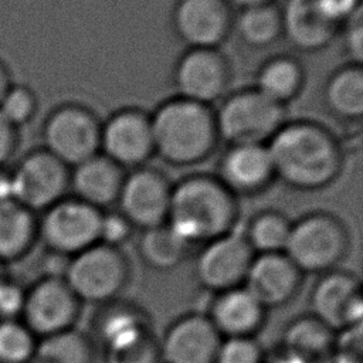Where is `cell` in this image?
<instances>
[{
	"label": "cell",
	"instance_id": "6da1fadb",
	"mask_svg": "<svg viewBox=\"0 0 363 363\" xmlns=\"http://www.w3.org/2000/svg\"><path fill=\"white\" fill-rule=\"evenodd\" d=\"M267 147L275 177L296 190L323 189L342 170L340 143L329 129L316 122H285Z\"/></svg>",
	"mask_w": 363,
	"mask_h": 363
},
{
	"label": "cell",
	"instance_id": "7a4b0ae2",
	"mask_svg": "<svg viewBox=\"0 0 363 363\" xmlns=\"http://www.w3.org/2000/svg\"><path fill=\"white\" fill-rule=\"evenodd\" d=\"M237 221V197L217 177L191 174L172 186L166 224L189 245L223 237Z\"/></svg>",
	"mask_w": 363,
	"mask_h": 363
},
{
	"label": "cell",
	"instance_id": "3957f363",
	"mask_svg": "<svg viewBox=\"0 0 363 363\" xmlns=\"http://www.w3.org/2000/svg\"><path fill=\"white\" fill-rule=\"evenodd\" d=\"M150 126L155 155L177 167L207 160L218 140L213 109L179 96L156 108Z\"/></svg>",
	"mask_w": 363,
	"mask_h": 363
},
{
	"label": "cell",
	"instance_id": "277c9868",
	"mask_svg": "<svg viewBox=\"0 0 363 363\" xmlns=\"http://www.w3.org/2000/svg\"><path fill=\"white\" fill-rule=\"evenodd\" d=\"M345 224L329 213H311L291 224L284 254L305 275L337 268L349 250Z\"/></svg>",
	"mask_w": 363,
	"mask_h": 363
},
{
	"label": "cell",
	"instance_id": "5b68a950",
	"mask_svg": "<svg viewBox=\"0 0 363 363\" xmlns=\"http://www.w3.org/2000/svg\"><path fill=\"white\" fill-rule=\"evenodd\" d=\"M132 269L121 248L95 244L68 258L62 278L81 303L102 305L121 296Z\"/></svg>",
	"mask_w": 363,
	"mask_h": 363
},
{
	"label": "cell",
	"instance_id": "8992f818",
	"mask_svg": "<svg viewBox=\"0 0 363 363\" xmlns=\"http://www.w3.org/2000/svg\"><path fill=\"white\" fill-rule=\"evenodd\" d=\"M214 118L218 139L230 146L267 145L285 123V109L254 88L228 95Z\"/></svg>",
	"mask_w": 363,
	"mask_h": 363
},
{
	"label": "cell",
	"instance_id": "52a82bcc",
	"mask_svg": "<svg viewBox=\"0 0 363 363\" xmlns=\"http://www.w3.org/2000/svg\"><path fill=\"white\" fill-rule=\"evenodd\" d=\"M102 211L67 196L37 216L38 241L50 254L71 258L99 242Z\"/></svg>",
	"mask_w": 363,
	"mask_h": 363
},
{
	"label": "cell",
	"instance_id": "ba28073f",
	"mask_svg": "<svg viewBox=\"0 0 363 363\" xmlns=\"http://www.w3.org/2000/svg\"><path fill=\"white\" fill-rule=\"evenodd\" d=\"M99 138L101 122L92 111L77 104L52 109L41 130L43 149L69 169L99 153Z\"/></svg>",
	"mask_w": 363,
	"mask_h": 363
},
{
	"label": "cell",
	"instance_id": "9c48e42d",
	"mask_svg": "<svg viewBox=\"0 0 363 363\" xmlns=\"http://www.w3.org/2000/svg\"><path fill=\"white\" fill-rule=\"evenodd\" d=\"M69 170L43 147L30 150L9 170L11 199L38 216L67 197Z\"/></svg>",
	"mask_w": 363,
	"mask_h": 363
},
{
	"label": "cell",
	"instance_id": "30bf717a",
	"mask_svg": "<svg viewBox=\"0 0 363 363\" xmlns=\"http://www.w3.org/2000/svg\"><path fill=\"white\" fill-rule=\"evenodd\" d=\"M82 303L58 274H47L26 288L20 320L37 339L75 328Z\"/></svg>",
	"mask_w": 363,
	"mask_h": 363
},
{
	"label": "cell",
	"instance_id": "8fae6325",
	"mask_svg": "<svg viewBox=\"0 0 363 363\" xmlns=\"http://www.w3.org/2000/svg\"><path fill=\"white\" fill-rule=\"evenodd\" d=\"M311 315L335 333L362 325L363 295L359 277L335 268L318 275L309 294Z\"/></svg>",
	"mask_w": 363,
	"mask_h": 363
},
{
	"label": "cell",
	"instance_id": "7c38bea8",
	"mask_svg": "<svg viewBox=\"0 0 363 363\" xmlns=\"http://www.w3.org/2000/svg\"><path fill=\"white\" fill-rule=\"evenodd\" d=\"M172 186L167 177L140 166L125 174L116 200L118 211L136 230H147L166 223Z\"/></svg>",
	"mask_w": 363,
	"mask_h": 363
},
{
	"label": "cell",
	"instance_id": "4fadbf2b",
	"mask_svg": "<svg viewBox=\"0 0 363 363\" xmlns=\"http://www.w3.org/2000/svg\"><path fill=\"white\" fill-rule=\"evenodd\" d=\"M254 252L242 234L231 231L201 245L194 277L201 288L220 294L244 285Z\"/></svg>",
	"mask_w": 363,
	"mask_h": 363
},
{
	"label": "cell",
	"instance_id": "5bb4252c",
	"mask_svg": "<svg viewBox=\"0 0 363 363\" xmlns=\"http://www.w3.org/2000/svg\"><path fill=\"white\" fill-rule=\"evenodd\" d=\"M230 65L217 48H189L174 67L177 96L210 106L230 85Z\"/></svg>",
	"mask_w": 363,
	"mask_h": 363
},
{
	"label": "cell",
	"instance_id": "9a60e30c",
	"mask_svg": "<svg viewBox=\"0 0 363 363\" xmlns=\"http://www.w3.org/2000/svg\"><path fill=\"white\" fill-rule=\"evenodd\" d=\"M99 150L122 169H136L155 155L150 116L125 108L101 123Z\"/></svg>",
	"mask_w": 363,
	"mask_h": 363
},
{
	"label": "cell",
	"instance_id": "2e32d148",
	"mask_svg": "<svg viewBox=\"0 0 363 363\" xmlns=\"http://www.w3.org/2000/svg\"><path fill=\"white\" fill-rule=\"evenodd\" d=\"M172 21L189 48H217L228 37L234 17L227 0H179Z\"/></svg>",
	"mask_w": 363,
	"mask_h": 363
},
{
	"label": "cell",
	"instance_id": "e0dca14e",
	"mask_svg": "<svg viewBox=\"0 0 363 363\" xmlns=\"http://www.w3.org/2000/svg\"><path fill=\"white\" fill-rule=\"evenodd\" d=\"M221 336L206 313L190 312L174 319L159 339L162 363H213Z\"/></svg>",
	"mask_w": 363,
	"mask_h": 363
},
{
	"label": "cell",
	"instance_id": "ac0fdd59",
	"mask_svg": "<svg viewBox=\"0 0 363 363\" xmlns=\"http://www.w3.org/2000/svg\"><path fill=\"white\" fill-rule=\"evenodd\" d=\"M281 10L282 35L302 51L326 47L339 30V13L329 0H286Z\"/></svg>",
	"mask_w": 363,
	"mask_h": 363
},
{
	"label": "cell",
	"instance_id": "d6986e66",
	"mask_svg": "<svg viewBox=\"0 0 363 363\" xmlns=\"http://www.w3.org/2000/svg\"><path fill=\"white\" fill-rule=\"evenodd\" d=\"M302 282L301 271L284 252H277L254 255L242 286L269 311L292 302Z\"/></svg>",
	"mask_w": 363,
	"mask_h": 363
},
{
	"label": "cell",
	"instance_id": "ffe728a7",
	"mask_svg": "<svg viewBox=\"0 0 363 363\" xmlns=\"http://www.w3.org/2000/svg\"><path fill=\"white\" fill-rule=\"evenodd\" d=\"M217 179L237 197L265 190L275 179L267 145H233L221 156Z\"/></svg>",
	"mask_w": 363,
	"mask_h": 363
},
{
	"label": "cell",
	"instance_id": "44dd1931",
	"mask_svg": "<svg viewBox=\"0 0 363 363\" xmlns=\"http://www.w3.org/2000/svg\"><path fill=\"white\" fill-rule=\"evenodd\" d=\"M206 315L223 339L255 337L265 323L267 309L244 286H238L214 294Z\"/></svg>",
	"mask_w": 363,
	"mask_h": 363
},
{
	"label": "cell",
	"instance_id": "7402d4cb",
	"mask_svg": "<svg viewBox=\"0 0 363 363\" xmlns=\"http://www.w3.org/2000/svg\"><path fill=\"white\" fill-rule=\"evenodd\" d=\"M126 173L112 160L98 153L69 170L72 197L104 211L116 203Z\"/></svg>",
	"mask_w": 363,
	"mask_h": 363
},
{
	"label": "cell",
	"instance_id": "603a6c76",
	"mask_svg": "<svg viewBox=\"0 0 363 363\" xmlns=\"http://www.w3.org/2000/svg\"><path fill=\"white\" fill-rule=\"evenodd\" d=\"M335 345L336 333L308 313L286 323L279 347L301 363H332Z\"/></svg>",
	"mask_w": 363,
	"mask_h": 363
},
{
	"label": "cell",
	"instance_id": "cb8c5ba5",
	"mask_svg": "<svg viewBox=\"0 0 363 363\" xmlns=\"http://www.w3.org/2000/svg\"><path fill=\"white\" fill-rule=\"evenodd\" d=\"M147 328H150L147 312L136 302L119 296L95 308L88 335L95 346L99 345L102 349L126 335Z\"/></svg>",
	"mask_w": 363,
	"mask_h": 363
},
{
	"label": "cell",
	"instance_id": "d4e9b609",
	"mask_svg": "<svg viewBox=\"0 0 363 363\" xmlns=\"http://www.w3.org/2000/svg\"><path fill=\"white\" fill-rule=\"evenodd\" d=\"M37 241V214L13 199L0 204V262L23 259Z\"/></svg>",
	"mask_w": 363,
	"mask_h": 363
},
{
	"label": "cell",
	"instance_id": "484cf974",
	"mask_svg": "<svg viewBox=\"0 0 363 363\" xmlns=\"http://www.w3.org/2000/svg\"><path fill=\"white\" fill-rule=\"evenodd\" d=\"M191 245L179 237L166 223L142 230L138 238L140 261L150 269L167 272L176 269L189 257Z\"/></svg>",
	"mask_w": 363,
	"mask_h": 363
},
{
	"label": "cell",
	"instance_id": "4316f807",
	"mask_svg": "<svg viewBox=\"0 0 363 363\" xmlns=\"http://www.w3.org/2000/svg\"><path fill=\"white\" fill-rule=\"evenodd\" d=\"M323 99L335 116L356 121L363 115V71L362 65L350 64L337 69L326 82Z\"/></svg>",
	"mask_w": 363,
	"mask_h": 363
},
{
	"label": "cell",
	"instance_id": "83f0119b",
	"mask_svg": "<svg viewBox=\"0 0 363 363\" xmlns=\"http://www.w3.org/2000/svg\"><path fill=\"white\" fill-rule=\"evenodd\" d=\"M302 65L291 57H275L267 61L257 75L255 89L268 99L285 106L302 89Z\"/></svg>",
	"mask_w": 363,
	"mask_h": 363
},
{
	"label": "cell",
	"instance_id": "f1b7e54d",
	"mask_svg": "<svg viewBox=\"0 0 363 363\" xmlns=\"http://www.w3.org/2000/svg\"><path fill=\"white\" fill-rule=\"evenodd\" d=\"M30 363H95V343L77 328L38 339Z\"/></svg>",
	"mask_w": 363,
	"mask_h": 363
},
{
	"label": "cell",
	"instance_id": "f546056e",
	"mask_svg": "<svg viewBox=\"0 0 363 363\" xmlns=\"http://www.w3.org/2000/svg\"><path fill=\"white\" fill-rule=\"evenodd\" d=\"M238 37L250 47L265 48L282 35L281 10L275 4L241 9L233 21Z\"/></svg>",
	"mask_w": 363,
	"mask_h": 363
},
{
	"label": "cell",
	"instance_id": "4dcf8cb0",
	"mask_svg": "<svg viewBox=\"0 0 363 363\" xmlns=\"http://www.w3.org/2000/svg\"><path fill=\"white\" fill-rule=\"evenodd\" d=\"M291 224L292 223L278 211H262L250 221L242 235L255 255L284 252Z\"/></svg>",
	"mask_w": 363,
	"mask_h": 363
},
{
	"label": "cell",
	"instance_id": "1f68e13d",
	"mask_svg": "<svg viewBox=\"0 0 363 363\" xmlns=\"http://www.w3.org/2000/svg\"><path fill=\"white\" fill-rule=\"evenodd\" d=\"M104 363H162L159 339L152 328L126 335L105 347Z\"/></svg>",
	"mask_w": 363,
	"mask_h": 363
},
{
	"label": "cell",
	"instance_id": "d6a6232c",
	"mask_svg": "<svg viewBox=\"0 0 363 363\" xmlns=\"http://www.w3.org/2000/svg\"><path fill=\"white\" fill-rule=\"evenodd\" d=\"M38 339L20 320H0V363H30Z\"/></svg>",
	"mask_w": 363,
	"mask_h": 363
},
{
	"label": "cell",
	"instance_id": "836d02e7",
	"mask_svg": "<svg viewBox=\"0 0 363 363\" xmlns=\"http://www.w3.org/2000/svg\"><path fill=\"white\" fill-rule=\"evenodd\" d=\"M38 109L35 92L21 84H13L0 101V113L14 128H21L33 121Z\"/></svg>",
	"mask_w": 363,
	"mask_h": 363
},
{
	"label": "cell",
	"instance_id": "e575fe53",
	"mask_svg": "<svg viewBox=\"0 0 363 363\" xmlns=\"http://www.w3.org/2000/svg\"><path fill=\"white\" fill-rule=\"evenodd\" d=\"M265 352L257 337L221 339L213 363H264Z\"/></svg>",
	"mask_w": 363,
	"mask_h": 363
},
{
	"label": "cell",
	"instance_id": "d590c367",
	"mask_svg": "<svg viewBox=\"0 0 363 363\" xmlns=\"http://www.w3.org/2000/svg\"><path fill=\"white\" fill-rule=\"evenodd\" d=\"M135 228L119 211H102L99 225V242L121 248L133 235Z\"/></svg>",
	"mask_w": 363,
	"mask_h": 363
},
{
	"label": "cell",
	"instance_id": "8d00e7d4",
	"mask_svg": "<svg viewBox=\"0 0 363 363\" xmlns=\"http://www.w3.org/2000/svg\"><path fill=\"white\" fill-rule=\"evenodd\" d=\"M26 299V288L7 275L0 278V320L20 319Z\"/></svg>",
	"mask_w": 363,
	"mask_h": 363
},
{
	"label": "cell",
	"instance_id": "74e56055",
	"mask_svg": "<svg viewBox=\"0 0 363 363\" xmlns=\"http://www.w3.org/2000/svg\"><path fill=\"white\" fill-rule=\"evenodd\" d=\"M345 48L352 60V64L360 65L363 57V27L360 10H356L352 16V21L345 28Z\"/></svg>",
	"mask_w": 363,
	"mask_h": 363
},
{
	"label": "cell",
	"instance_id": "f35d334b",
	"mask_svg": "<svg viewBox=\"0 0 363 363\" xmlns=\"http://www.w3.org/2000/svg\"><path fill=\"white\" fill-rule=\"evenodd\" d=\"M17 147L18 129L0 113V167H6V163L14 156Z\"/></svg>",
	"mask_w": 363,
	"mask_h": 363
},
{
	"label": "cell",
	"instance_id": "ab89813d",
	"mask_svg": "<svg viewBox=\"0 0 363 363\" xmlns=\"http://www.w3.org/2000/svg\"><path fill=\"white\" fill-rule=\"evenodd\" d=\"M14 82H13L11 72H10L9 67L6 65V62L3 60H0V101L7 94V91L11 88Z\"/></svg>",
	"mask_w": 363,
	"mask_h": 363
},
{
	"label": "cell",
	"instance_id": "60d3db41",
	"mask_svg": "<svg viewBox=\"0 0 363 363\" xmlns=\"http://www.w3.org/2000/svg\"><path fill=\"white\" fill-rule=\"evenodd\" d=\"M7 200H11L10 174H9V169L0 167V204H3Z\"/></svg>",
	"mask_w": 363,
	"mask_h": 363
},
{
	"label": "cell",
	"instance_id": "b9f144b4",
	"mask_svg": "<svg viewBox=\"0 0 363 363\" xmlns=\"http://www.w3.org/2000/svg\"><path fill=\"white\" fill-rule=\"evenodd\" d=\"M230 4L237 6L240 10L241 9H248V7H255V6H267V4H275L277 0H227Z\"/></svg>",
	"mask_w": 363,
	"mask_h": 363
},
{
	"label": "cell",
	"instance_id": "7bdbcfd3",
	"mask_svg": "<svg viewBox=\"0 0 363 363\" xmlns=\"http://www.w3.org/2000/svg\"><path fill=\"white\" fill-rule=\"evenodd\" d=\"M3 275H6V265L0 262V278H1Z\"/></svg>",
	"mask_w": 363,
	"mask_h": 363
},
{
	"label": "cell",
	"instance_id": "ee69618b",
	"mask_svg": "<svg viewBox=\"0 0 363 363\" xmlns=\"http://www.w3.org/2000/svg\"><path fill=\"white\" fill-rule=\"evenodd\" d=\"M332 363H345V362H340V360H333Z\"/></svg>",
	"mask_w": 363,
	"mask_h": 363
}]
</instances>
